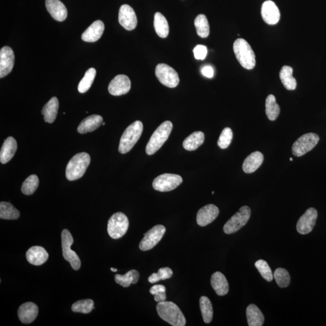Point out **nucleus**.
Instances as JSON below:
<instances>
[{
    "instance_id": "f257e3e1",
    "label": "nucleus",
    "mask_w": 326,
    "mask_h": 326,
    "mask_svg": "<svg viewBox=\"0 0 326 326\" xmlns=\"http://www.w3.org/2000/svg\"><path fill=\"white\" fill-rule=\"evenodd\" d=\"M157 311L158 316L164 321L174 326H185L186 320L180 309L172 302L158 303Z\"/></svg>"
},
{
    "instance_id": "f03ea898",
    "label": "nucleus",
    "mask_w": 326,
    "mask_h": 326,
    "mask_svg": "<svg viewBox=\"0 0 326 326\" xmlns=\"http://www.w3.org/2000/svg\"><path fill=\"white\" fill-rule=\"evenodd\" d=\"M91 158L86 152L75 155L69 161L66 168V177L69 181H74L82 178L90 165Z\"/></svg>"
},
{
    "instance_id": "7ed1b4c3",
    "label": "nucleus",
    "mask_w": 326,
    "mask_h": 326,
    "mask_svg": "<svg viewBox=\"0 0 326 326\" xmlns=\"http://www.w3.org/2000/svg\"><path fill=\"white\" fill-rule=\"evenodd\" d=\"M143 130V125L140 121H135L130 125L125 130L120 141L119 152L125 154L130 152L140 138Z\"/></svg>"
},
{
    "instance_id": "20e7f679",
    "label": "nucleus",
    "mask_w": 326,
    "mask_h": 326,
    "mask_svg": "<svg viewBox=\"0 0 326 326\" xmlns=\"http://www.w3.org/2000/svg\"><path fill=\"white\" fill-rule=\"evenodd\" d=\"M233 50L236 59L243 67L252 69L256 66V55L252 47L247 41L239 38L233 44Z\"/></svg>"
},
{
    "instance_id": "39448f33",
    "label": "nucleus",
    "mask_w": 326,
    "mask_h": 326,
    "mask_svg": "<svg viewBox=\"0 0 326 326\" xmlns=\"http://www.w3.org/2000/svg\"><path fill=\"white\" fill-rule=\"evenodd\" d=\"M173 125L171 122L166 121L161 124L155 130L150 137L146 147V152L148 155L154 154L168 140L172 132Z\"/></svg>"
},
{
    "instance_id": "423d86ee",
    "label": "nucleus",
    "mask_w": 326,
    "mask_h": 326,
    "mask_svg": "<svg viewBox=\"0 0 326 326\" xmlns=\"http://www.w3.org/2000/svg\"><path fill=\"white\" fill-rule=\"evenodd\" d=\"M129 225V220L124 213L114 214L108 222V235L114 239L121 238L127 232Z\"/></svg>"
},
{
    "instance_id": "0eeeda50",
    "label": "nucleus",
    "mask_w": 326,
    "mask_h": 326,
    "mask_svg": "<svg viewBox=\"0 0 326 326\" xmlns=\"http://www.w3.org/2000/svg\"><path fill=\"white\" fill-rule=\"evenodd\" d=\"M251 209L248 206H243L235 214L231 217L225 224L224 231L227 235L235 233L241 229L249 222L251 217Z\"/></svg>"
},
{
    "instance_id": "6e6552de",
    "label": "nucleus",
    "mask_w": 326,
    "mask_h": 326,
    "mask_svg": "<svg viewBox=\"0 0 326 326\" xmlns=\"http://www.w3.org/2000/svg\"><path fill=\"white\" fill-rule=\"evenodd\" d=\"M62 240L63 255L64 259L70 263L72 268L79 270L81 266V261L77 254L71 250V247L73 244V238L69 230L65 229L61 234Z\"/></svg>"
},
{
    "instance_id": "1a4fd4ad",
    "label": "nucleus",
    "mask_w": 326,
    "mask_h": 326,
    "mask_svg": "<svg viewBox=\"0 0 326 326\" xmlns=\"http://www.w3.org/2000/svg\"><path fill=\"white\" fill-rule=\"evenodd\" d=\"M319 140V136L316 133H305L294 142L292 147V154L295 157H302L313 150Z\"/></svg>"
},
{
    "instance_id": "9d476101",
    "label": "nucleus",
    "mask_w": 326,
    "mask_h": 326,
    "mask_svg": "<svg viewBox=\"0 0 326 326\" xmlns=\"http://www.w3.org/2000/svg\"><path fill=\"white\" fill-rule=\"evenodd\" d=\"M155 75L159 81L168 88H175L180 82L177 72L167 64H158L155 68Z\"/></svg>"
},
{
    "instance_id": "9b49d317",
    "label": "nucleus",
    "mask_w": 326,
    "mask_h": 326,
    "mask_svg": "<svg viewBox=\"0 0 326 326\" xmlns=\"http://www.w3.org/2000/svg\"><path fill=\"white\" fill-rule=\"evenodd\" d=\"M183 183V178L180 175L164 174L155 178L152 183L153 188L161 192H170L176 189Z\"/></svg>"
},
{
    "instance_id": "f8f14e48",
    "label": "nucleus",
    "mask_w": 326,
    "mask_h": 326,
    "mask_svg": "<svg viewBox=\"0 0 326 326\" xmlns=\"http://www.w3.org/2000/svg\"><path fill=\"white\" fill-rule=\"evenodd\" d=\"M166 230L165 227L162 225H157L152 227L144 234L139 245L140 249L143 252L152 249L163 238Z\"/></svg>"
},
{
    "instance_id": "ddd939ff",
    "label": "nucleus",
    "mask_w": 326,
    "mask_h": 326,
    "mask_svg": "<svg viewBox=\"0 0 326 326\" xmlns=\"http://www.w3.org/2000/svg\"><path fill=\"white\" fill-rule=\"evenodd\" d=\"M318 217L316 208H309L301 216L297 224V230L301 235H307L313 231Z\"/></svg>"
},
{
    "instance_id": "4468645a",
    "label": "nucleus",
    "mask_w": 326,
    "mask_h": 326,
    "mask_svg": "<svg viewBox=\"0 0 326 326\" xmlns=\"http://www.w3.org/2000/svg\"><path fill=\"white\" fill-rule=\"evenodd\" d=\"M131 83L126 75L119 74L111 80L108 86V91L111 95H124L130 91Z\"/></svg>"
},
{
    "instance_id": "2eb2a0df",
    "label": "nucleus",
    "mask_w": 326,
    "mask_h": 326,
    "mask_svg": "<svg viewBox=\"0 0 326 326\" xmlns=\"http://www.w3.org/2000/svg\"><path fill=\"white\" fill-rule=\"evenodd\" d=\"M119 22L124 29L129 31L135 29L137 25V18L134 10L130 5L124 4L120 8Z\"/></svg>"
},
{
    "instance_id": "dca6fc26",
    "label": "nucleus",
    "mask_w": 326,
    "mask_h": 326,
    "mask_svg": "<svg viewBox=\"0 0 326 326\" xmlns=\"http://www.w3.org/2000/svg\"><path fill=\"white\" fill-rule=\"evenodd\" d=\"M15 63V55L9 47H2L0 51V77L6 76L12 71Z\"/></svg>"
},
{
    "instance_id": "f3484780",
    "label": "nucleus",
    "mask_w": 326,
    "mask_h": 326,
    "mask_svg": "<svg viewBox=\"0 0 326 326\" xmlns=\"http://www.w3.org/2000/svg\"><path fill=\"white\" fill-rule=\"evenodd\" d=\"M219 208L213 204H208L200 208L196 216L197 224L200 227L207 226L217 218Z\"/></svg>"
},
{
    "instance_id": "a211bd4d",
    "label": "nucleus",
    "mask_w": 326,
    "mask_h": 326,
    "mask_svg": "<svg viewBox=\"0 0 326 326\" xmlns=\"http://www.w3.org/2000/svg\"><path fill=\"white\" fill-rule=\"evenodd\" d=\"M261 14L264 21L267 24H276L280 19L279 9L277 5L270 0L263 2L261 6Z\"/></svg>"
},
{
    "instance_id": "6ab92c4d",
    "label": "nucleus",
    "mask_w": 326,
    "mask_h": 326,
    "mask_svg": "<svg viewBox=\"0 0 326 326\" xmlns=\"http://www.w3.org/2000/svg\"><path fill=\"white\" fill-rule=\"evenodd\" d=\"M38 307L34 303L27 302L19 306L18 316L23 324H30L34 322L38 315Z\"/></svg>"
},
{
    "instance_id": "aec40b11",
    "label": "nucleus",
    "mask_w": 326,
    "mask_h": 326,
    "mask_svg": "<svg viewBox=\"0 0 326 326\" xmlns=\"http://www.w3.org/2000/svg\"><path fill=\"white\" fill-rule=\"evenodd\" d=\"M46 6L56 21L62 22L67 17V10L60 0H46Z\"/></svg>"
},
{
    "instance_id": "412c9836",
    "label": "nucleus",
    "mask_w": 326,
    "mask_h": 326,
    "mask_svg": "<svg viewBox=\"0 0 326 326\" xmlns=\"http://www.w3.org/2000/svg\"><path fill=\"white\" fill-rule=\"evenodd\" d=\"M104 30L105 25L102 21H94L82 33V40L88 43H94L101 38Z\"/></svg>"
},
{
    "instance_id": "4be33fe9",
    "label": "nucleus",
    "mask_w": 326,
    "mask_h": 326,
    "mask_svg": "<svg viewBox=\"0 0 326 326\" xmlns=\"http://www.w3.org/2000/svg\"><path fill=\"white\" fill-rule=\"evenodd\" d=\"M26 259L30 264L40 266L48 260L49 254L43 247L34 246L28 250Z\"/></svg>"
},
{
    "instance_id": "5701e85b",
    "label": "nucleus",
    "mask_w": 326,
    "mask_h": 326,
    "mask_svg": "<svg viewBox=\"0 0 326 326\" xmlns=\"http://www.w3.org/2000/svg\"><path fill=\"white\" fill-rule=\"evenodd\" d=\"M211 285L217 295L224 296L229 291V285L225 275L221 272H216L211 275Z\"/></svg>"
},
{
    "instance_id": "b1692460",
    "label": "nucleus",
    "mask_w": 326,
    "mask_h": 326,
    "mask_svg": "<svg viewBox=\"0 0 326 326\" xmlns=\"http://www.w3.org/2000/svg\"><path fill=\"white\" fill-rule=\"evenodd\" d=\"M17 150V143L15 139L9 136L5 139L0 151V161L2 164H5L13 157Z\"/></svg>"
},
{
    "instance_id": "393cba45",
    "label": "nucleus",
    "mask_w": 326,
    "mask_h": 326,
    "mask_svg": "<svg viewBox=\"0 0 326 326\" xmlns=\"http://www.w3.org/2000/svg\"><path fill=\"white\" fill-rule=\"evenodd\" d=\"M264 160L263 155L261 152L256 151L251 154L244 160L242 169L246 174H252L257 171L261 165Z\"/></svg>"
},
{
    "instance_id": "a878e982",
    "label": "nucleus",
    "mask_w": 326,
    "mask_h": 326,
    "mask_svg": "<svg viewBox=\"0 0 326 326\" xmlns=\"http://www.w3.org/2000/svg\"><path fill=\"white\" fill-rule=\"evenodd\" d=\"M103 118L99 115H92L83 119L77 128L78 132L83 134L94 131L102 124Z\"/></svg>"
},
{
    "instance_id": "bb28decb",
    "label": "nucleus",
    "mask_w": 326,
    "mask_h": 326,
    "mask_svg": "<svg viewBox=\"0 0 326 326\" xmlns=\"http://www.w3.org/2000/svg\"><path fill=\"white\" fill-rule=\"evenodd\" d=\"M59 109V101L57 97H52L42 110L41 113L44 116V121L52 124L57 119Z\"/></svg>"
},
{
    "instance_id": "cd10ccee",
    "label": "nucleus",
    "mask_w": 326,
    "mask_h": 326,
    "mask_svg": "<svg viewBox=\"0 0 326 326\" xmlns=\"http://www.w3.org/2000/svg\"><path fill=\"white\" fill-rule=\"evenodd\" d=\"M247 318L249 326H261L264 318L260 309L255 305H250L247 308Z\"/></svg>"
},
{
    "instance_id": "c85d7f7f",
    "label": "nucleus",
    "mask_w": 326,
    "mask_h": 326,
    "mask_svg": "<svg viewBox=\"0 0 326 326\" xmlns=\"http://www.w3.org/2000/svg\"><path fill=\"white\" fill-rule=\"evenodd\" d=\"M205 140L204 133L200 131L192 133L183 141L184 148L189 151L196 150L204 143Z\"/></svg>"
},
{
    "instance_id": "c756f323",
    "label": "nucleus",
    "mask_w": 326,
    "mask_h": 326,
    "mask_svg": "<svg viewBox=\"0 0 326 326\" xmlns=\"http://www.w3.org/2000/svg\"><path fill=\"white\" fill-rule=\"evenodd\" d=\"M293 69L289 66H283L280 72L281 82L286 90H294L297 87L296 79L292 76Z\"/></svg>"
},
{
    "instance_id": "7c9ffc66",
    "label": "nucleus",
    "mask_w": 326,
    "mask_h": 326,
    "mask_svg": "<svg viewBox=\"0 0 326 326\" xmlns=\"http://www.w3.org/2000/svg\"><path fill=\"white\" fill-rule=\"evenodd\" d=\"M154 26L156 33L160 38L168 37L169 33L168 22L160 12L155 13Z\"/></svg>"
},
{
    "instance_id": "2f4dec72",
    "label": "nucleus",
    "mask_w": 326,
    "mask_h": 326,
    "mask_svg": "<svg viewBox=\"0 0 326 326\" xmlns=\"http://www.w3.org/2000/svg\"><path fill=\"white\" fill-rule=\"evenodd\" d=\"M140 277V274L136 270L132 269L128 271L124 275L116 274L114 277L116 282L119 285L127 288L130 286L131 284H136L138 282Z\"/></svg>"
},
{
    "instance_id": "473e14b6",
    "label": "nucleus",
    "mask_w": 326,
    "mask_h": 326,
    "mask_svg": "<svg viewBox=\"0 0 326 326\" xmlns=\"http://www.w3.org/2000/svg\"><path fill=\"white\" fill-rule=\"evenodd\" d=\"M266 114L270 121H275L279 116L280 108L278 105L275 97L272 94L267 97L266 100Z\"/></svg>"
},
{
    "instance_id": "72a5a7b5",
    "label": "nucleus",
    "mask_w": 326,
    "mask_h": 326,
    "mask_svg": "<svg viewBox=\"0 0 326 326\" xmlns=\"http://www.w3.org/2000/svg\"><path fill=\"white\" fill-rule=\"evenodd\" d=\"M20 212L12 204L7 202L0 203V218L7 220L18 219Z\"/></svg>"
},
{
    "instance_id": "f704fd0d",
    "label": "nucleus",
    "mask_w": 326,
    "mask_h": 326,
    "mask_svg": "<svg viewBox=\"0 0 326 326\" xmlns=\"http://www.w3.org/2000/svg\"><path fill=\"white\" fill-rule=\"evenodd\" d=\"M194 23L197 34L202 38H207L210 34V26L206 16L203 14L197 15L195 19Z\"/></svg>"
},
{
    "instance_id": "c9c22d12",
    "label": "nucleus",
    "mask_w": 326,
    "mask_h": 326,
    "mask_svg": "<svg viewBox=\"0 0 326 326\" xmlns=\"http://www.w3.org/2000/svg\"><path fill=\"white\" fill-rule=\"evenodd\" d=\"M199 306L200 311H201L202 316L204 322L207 324L212 321L213 316V310L212 304L208 298L205 296H202L200 298Z\"/></svg>"
},
{
    "instance_id": "e433bc0d",
    "label": "nucleus",
    "mask_w": 326,
    "mask_h": 326,
    "mask_svg": "<svg viewBox=\"0 0 326 326\" xmlns=\"http://www.w3.org/2000/svg\"><path fill=\"white\" fill-rule=\"evenodd\" d=\"M96 70L95 68H89L86 71L84 76L80 80L79 85H78V91L80 93H85L86 91L90 90L92 84L95 79Z\"/></svg>"
},
{
    "instance_id": "4c0bfd02",
    "label": "nucleus",
    "mask_w": 326,
    "mask_h": 326,
    "mask_svg": "<svg viewBox=\"0 0 326 326\" xmlns=\"http://www.w3.org/2000/svg\"><path fill=\"white\" fill-rule=\"evenodd\" d=\"M39 179L37 175H32L26 178L21 187V192L26 195H31L37 190L39 186Z\"/></svg>"
},
{
    "instance_id": "58836bf2",
    "label": "nucleus",
    "mask_w": 326,
    "mask_h": 326,
    "mask_svg": "<svg viewBox=\"0 0 326 326\" xmlns=\"http://www.w3.org/2000/svg\"><path fill=\"white\" fill-rule=\"evenodd\" d=\"M94 302L91 299L79 300L72 305L71 310L74 313L89 314L94 309Z\"/></svg>"
},
{
    "instance_id": "ea45409f",
    "label": "nucleus",
    "mask_w": 326,
    "mask_h": 326,
    "mask_svg": "<svg viewBox=\"0 0 326 326\" xmlns=\"http://www.w3.org/2000/svg\"><path fill=\"white\" fill-rule=\"evenodd\" d=\"M274 277L278 286L281 288L288 287L291 280V277L288 271L284 268H277L275 269Z\"/></svg>"
},
{
    "instance_id": "a19ab883",
    "label": "nucleus",
    "mask_w": 326,
    "mask_h": 326,
    "mask_svg": "<svg viewBox=\"0 0 326 326\" xmlns=\"http://www.w3.org/2000/svg\"><path fill=\"white\" fill-rule=\"evenodd\" d=\"M255 266L264 279L271 282L273 280L274 275H273L271 269L266 261L263 260H259L255 263Z\"/></svg>"
},
{
    "instance_id": "79ce46f5",
    "label": "nucleus",
    "mask_w": 326,
    "mask_h": 326,
    "mask_svg": "<svg viewBox=\"0 0 326 326\" xmlns=\"http://www.w3.org/2000/svg\"><path fill=\"white\" fill-rule=\"evenodd\" d=\"M173 275L172 270L169 267H162L157 273H154L148 278L150 283H155L161 280L169 279Z\"/></svg>"
},
{
    "instance_id": "37998d69",
    "label": "nucleus",
    "mask_w": 326,
    "mask_h": 326,
    "mask_svg": "<svg viewBox=\"0 0 326 326\" xmlns=\"http://www.w3.org/2000/svg\"><path fill=\"white\" fill-rule=\"evenodd\" d=\"M233 138V131L230 128H225L222 130L217 141V145L222 149H227L230 146Z\"/></svg>"
},
{
    "instance_id": "c03bdc74",
    "label": "nucleus",
    "mask_w": 326,
    "mask_h": 326,
    "mask_svg": "<svg viewBox=\"0 0 326 326\" xmlns=\"http://www.w3.org/2000/svg\"><path fill=\"white\" fill-rule=\"evenodd\" d=\"M194 54L195 59L197 60H204L207 55V47L203 45H197L194 49Z\"/></svg>"
},
{
    "instance_id": "a18cd8bd",
    "label": "nucleus",
    "mask_w": 326,
    "mask_h": 326,
    "mask_svg": "<svg viewBox=\"0 0 326 326\" xmlns=\"http://www.w3.org/2000/svg\"><path fill=\"white\" fill-rule=\"evenodd\" d=\"M203 76L208 78H212L214 75L213 68L211 66H204L201 69Z\"/></svg>"
},
{
    "instance_id": "49530a36",
    "label": "nucleus",
    "mask_w": 326,
    "mask_h": 326,
    "mask_svg": "<svg viewBox=\"0 0 326 326\" xmlns=\"http://www.w3.org/2000/svg\"><path fill=\"white\" fill-rule=\"evenodd\" d=\"M163 292H166V288L165 286L161 285L153 286L150 289V293L154 295Z\"/></svg>"
},
{
    "instance_id": "de8ad7c7",
    "label": "nucleus",
    "mask_w": 326,
    "mask_h": 326,
    "mask_svg": "<svg viewBox=\"0 0 326 326\" xmlns=\"http://www.w3.org/2000/svg\"><path fill=\"white\" fill-rule=\"evenodd\" d=\"M166 292H161L154 295V300L157 303L164 302L166 300Z\"/></svg>"
},
{
    "instance_id": "09e8293b",
    "label": "nucleus",
    "mask_w": 326,
    "mask_h": 326,
    "mask_svg": "<svg viewBox=\"0 0 326 326\" xmlns=\"http://www.w3.org/2000/svg\"><path fill=\"white\" fill-rule=\"evenodd\" d=\"M111 271H112L113 272H117V271H118V269L113 268V267H111Z\"/></svg>"
},
{
    "instance_id": "8fccbe9b",
    "label": "nucleus",
    "mask_w": 326,
    "mask_h": 326,
    "mask_svg": "<svg viewBox=\"0 0 326 326\" xmlns=\"http://www.w3.org/2000/svg\"><path fill=\"white\" fill-rule=\"evenodd\" d=\"M105 124H105V122H104V123H102V125H103V126H104V125H105Z\"/></svg>"
},
{
    "instance_id": "3c124183",
    "label": "nucleus",
    "mask_w": 326,
    "mask_h": 326,
    "mask_svg": "<svg viewBox=\"0 0 326 326\" xmlns=\"http://www.w3.org/2000/svg\"><path fill=\"white\" fill-rule=\"evenodd\" d=\"M292 160H293V159H292V158H290V161H292Z\"/></svg>"
},
{
    "instance_id": "603ef678",
    "label": "nucleus",
    "mask_w": 326,
    "mask_h": 326,
    "mask_svg": "<svg viewBox=\"0 0 326 326\" xmlns=\"http://www.w3.org/2000/svg\"><path fill=\"white\" fill-rule=\"evenodd\" d=\"M214 193V192H212V195H213Z\"/></svg>"
}]
</instances>
